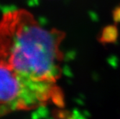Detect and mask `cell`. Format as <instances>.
I'll return each mask as SVG.
<instances>
[{
    "label": "cell",
    "instance_id": "1",
    "mask_svg": "<svg viewBox=\"0 0 120 119\" xmlns=\"http://www.w3.org/2000/svg\"><path fill=\"white\" fill-rule=\"evenodd\" d=\"M64 37L43 27L26 10L9 11L0 19V67L26 80L58 84Z\"/></svg>",
    "mask_w": 120,
    "mask_h": 119
},
{
    "label": "cell",
    "instance_id": "2",
    "mask_svg": "<svg viewBox=\"0 0 120 119\" xmlns=\"http://www.w3.org/2000/svg\"><path fill=\"white\" fill-rule=\"evenodd\" d=\"M49 103L64 105L63 95L58 84L24 79L0 67V117L19 111H30Z\"/></svg>",
    "mask_w": 120,
    "mask_h": 119
},
{
    "label": "cell",
    "instance_id": "3",
    "mask_svg": "<svg viewBox=\"0 0 120 119\" xmlns=\"http://www.w3.org/2000/svg\"><path fill=\"white\" fill-rule=\"evenodd\" d=\"M119 37V31L116 25H109L104 27L98 36V41L102 45L112 44Z\"/></svg>",
    "mask_w": 120,
    "mask_h": 119
},
{
    "label": "cell",
    "instance_id": "4",
    "mask_svg": "<svg viewBox=\"0 0 120 119\" xmlns=\"http://www.w3.org/2000/svg\"><path fill=\"white\" fill-rule=\"evenodd\" d=\"M112 17L115 23H120V4L114 8L112 13Z\"/></svg>",
    "mask_w": 120,
    "mask_h": 119
}]
</instances>
